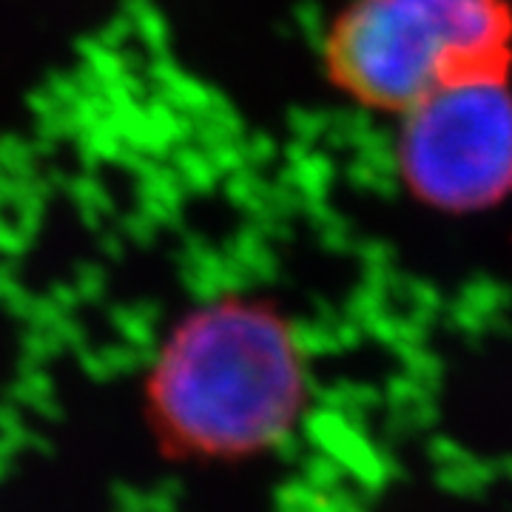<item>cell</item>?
I'll return each mask as SVG.
<instances>
[{
  "label": "cell",
  "instance_id": "obj_1",
  "mask_svg": "<svg viewBox=\"0 0 512 512\" xmlns=\"http://www.w3.org/2000/svg\"><path fill=\"white\" fill-rule=\"evenodd\" d=\"M311 396L299 328L259 296L225 293L174 325L143 382L160 456L231 464L291 439Z\"/></svg>",
  "mask_w": 512,
  "mask_h": 512
},
{
  "label": "cell",
  "instance_id": "obj_2",
  "mask_svg": "<svg viewBox=\"0 0 512 512\" xmlns=\"http://www.w3.org/2000/svg\"><path fill=\"white\" fill-rule=\"evenodd\" d=\"M330 86L402 117L473 83L510 80V0H350L322 40Z\"/></svg>",
  "mask_w": 512,
  "mask_h": 512
},
{
  "label": "cell",
  "instance_id": "obj_3",
  "mask_svg": "<svg viewBox=\"0 0 512 512\" xmlns=\"http://www.w3.org/2000/svg\"><path fill=\"white\" fill-rule=\"evenodd\" d=\"M396 163L410 197L444 214H478L510 200V80L458 86L404 111Z\"/></svg>",
  "mask_w": 512,
  "mask_h": 512
}]
</instances>
